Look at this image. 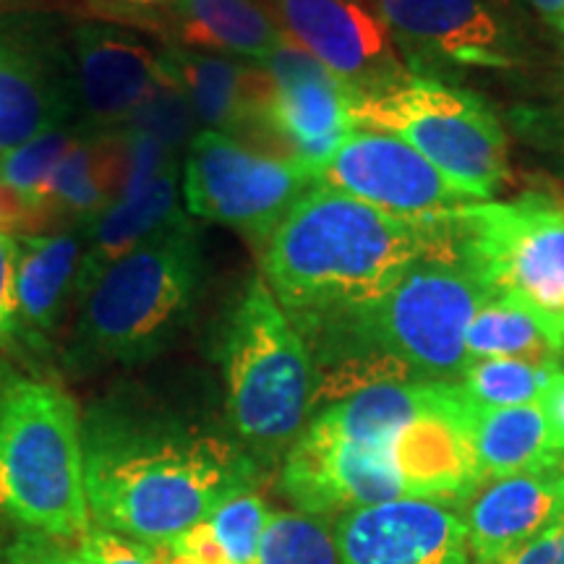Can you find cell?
<instances>
[{
    "label": "cell",
    "mask_w": 564,
    "mask_h": 564,
    "mask_svg": "<svg viewBox=\"0 0 564 564\" xmlns=\"http://www.w3.org/2000/svg\"><path fill=\"white\" fill-rule=\"evenodd\" d=\"M82 442L91 525L141 544H171L257 474L236 442L137 400L91 405Z\"/></svg>",
    "instance_id": "obj_1"
},
{
    "label": "cell",
    "mask_w": 564,
    "mask_h": 564,
    "mask_svg": "<svg viewBox=\"0 0 564 564\" xmlns=\"http://www.w3.org/2000/svg\"><path fill=\"white\" fill-rule=\"evenodd\" d=\"M440 243V215H390L316 183L262 243V280L303 335L379 299Z\"/></svg>",
    "instance_id": "obj_2"
},
{
    "label": "cell",
    "mask_w": 564,
    "mask_h": 564,
    "mask_svg": "<svg viewBox=\"0 0 564 564\" xmlns=\"http://www.w3.org/2000/svg\"><path fill=\"white\" fill-rule=\"evenodd\" d=\"M476 272L449 253L432 251L411 264L390 291L316 324L301 337L322 364L392 356L421 382H460L470 356V322L491 299Z\"/></svg>",
    "instance_id": "obj_3"
},
{
    "label": "cell",
    "mask_w": 564,
    "mask_h": 564,
    "mask_svg": "<svg viewBox=\"0 0 564 564\" xmlns=\"http://www.w3.org/2000/svg\"><path fill=\"white\" fill-rule=\"evenodd\" d=\"M204 272L199 228L183 217L108 267L82 295L66 358L76 371L137 366L167 350L192 316Z\"/></svg>",
    "instance_id": "obj_4"
},
{
    "label": "cell",
    "mask_w": 564,
    "mask_h": 564,
    "mask_svg": "<svg viewBox=\"0 0 564 564\" xmlns=\"http://www.w3.org/2000/svg\"><path fill=\"white\" fill-rule=\"evenodd\" d=\"M0 520L66 544L91 528L82 413L45 379L0 382Z\"/></svg>",
    "instance_id": "obj_5"
},
{
    "label": "cell",
    "mask_w": 564,
    "mask_h": 564,
    "mask_svg": "<svg viewBox=\"0 0 564 564\" xmlns=\"http://www.w3.org/2000/svg\"><path fill=\"white\" fill-rule=\"evenodd\" d=\"M217 358L238 440L264 455L291 447L312 419L319 373L262 274L246 282L225 314Z\"/></svg>",
    "instance_id": "obj_6"
},
{
    "label": "cell",
    "mask_w": 564,
    "mask_h": 564,
    "mask_svg": "<svg viewBox=\"0 0 564 564\" xmlns=\"http://www.w3.org/2000/svg\"><path fill=\"white\" fill-rule=\"evenodd\" d=\"M352 129L403 139L478 202H491L510 171L507 133L474 91L411 76L398 87L352 100Z\"/></svg>",
    "instance_id": "obj_7"
},
{
    "label": "cell",
    "mask_w": 564,
    "mask_h": 564,
    "mask_svg": "<svg viewBox=\"0 0 564 564\" xmlns=\"http://www.w3.org/2000/svg\"><path fill=\"white\" fill-rule=\"evenodd\" d=\"M444 251L491 293L514 295L564 337V207L546 196L442 212Z\"/></svg>",
    "instance_id": "obj_8"
},
{
    "label": "cell",
    "mask_w": 564,
    "mask_h": 564,
    "mask_svg": "<svg viewBox=\"0 0 564 564\" xmlns=\"http://www.w3.org/2000/svg\"><path fill=\"white\" fill-rule=\"evenodd\" d=\"M316 175L299 162L217 131H199L183 154L181 196L194 217L228 225L262 246Z\"/></svg>",
    "instance_id": "obj_9"
},
{
    "label": "cell",
    "mask_w": 564,
    "mask_h": 564,
    "mask_svg": "<svg viewBox=\"0 0 564 564\" xmlns=\"http://www.w3.org/2000/svg\"><path fill=\"white\" fill-rule=\"evenodd\" d=\"M408 70L423 79L505 70L525 61V34L499 0H373Z\"/></svg>",
    "instance_id": "obj_10"
},
{
    "label": "cell",
    "mask_w": 564,
    "mask_h": 564,
    "mask_svg": "<svg viewBox=\"0 0 564 564\" xmlns=\"http://www.w3.org/2000/svg\"><path fill=\"white\" fill-rule=\"evenodd\" d=\"M264 95L251 147L299 162L319 175L352 129V95L345 82L285 40L264 63Z\"/></svg>",
    "instance_id": "obj_11"
},
{
    "label": "cell",
    "mask_w": 564,
    "mask_h": 564,
    "mask_svg": "<svg viewBox=\"0 0 564 564\" xmlns=\"http://www.w3.org/2000/svg\"><path fill=\"white\" fill-rule=\"evenodd\" d=\"M274 21L301 51L329 68L356 97L411 79L373 0H267Z\"/></svg>",
    "instance_id": "obj_12"
},
{
    "label": "cell",
    "mask_w": 564,
    "mask_h": 564,
    "mask_svg": "<svg viewBox=\"0 0 564 564\" xmlns=\"http://www.w3.org/2000/svg\"><path fill=\"white\" fill-rule=\"evenodd\" d=\"M319 183L400 217L442 215L478 202L403 139L366 129L348 133Z\"/></svg>",
    "instance_id": "obj_13"
},
{
    "label": "cell",
    "mask_w": 564,
    "mask_h": 564,
    "mask_svg": "<svg viewBox=\"0 0 564 564\" xmlns=\"http://www.w3.org/2000/svg\"><path fill=\"white\" fill-rule=\"evenodd\" d=\"M280 486L295 510L319 518L408 497L387 447H361L312 423L288 447Z\"/></svg>",
    "instance_id": "obj_14"
},
{
    "label": "cell",
    "mask_w": 564,
    "mask_h": 564,
    "mask_svg": "<svg viewBox=\"0 0 564 564\" xmlns=\"http://www.w3.org/2000/svg\"><path fill=\"white\" fill-rule=\"evenodd\" d=\"M449 502L403 497L343 512L335 523L340 564H474L465 518Z\"/></svg>",
    "instance_id": "obj_15"
},
{
    "label": "cell",
    "mask_w": 564,
    "mask_h": 564,
    "mask_svg": "<svg viewBox=\"0 0 564 564\" xmlns=\"http://www.w3.org/2000/svg\"><path fill=\"white\" fill-rule=\"evenodd\" d=\"M70 58L79 123L89 131L123 129L160 76V51L131 26L105 19L76 26Z\"/></svg>",
    "instance_id": "obj_16"
},
{
    "label": "cell",
    "mask_w": 564,
    "mask_h": 564,
    "mask_svg": "<svg viewBox=\"0 0 564 564\" xmlns=\"http://www.w3.org/2000/svg\"><path fill=\"white\" fill-rule=\"evenodd\" d=\"M463 518L476 564H497L514 546L546 531L564 518V449L520 474L484 481L470 494Z\"/></svg>",
    "instance_id": "obj_17"
},
{
    "label": "cell",
    "mask_w": 564,
    "mask_h": 564,
    "mask_svg": "<svg viewBox=\"0 0 564 564\" xmlns=\"http://www.w3.org/2000/svg\"><path fill=\"white\" fill-rule=\"evenodd\" d=\"M74 79L40 42L0 26V154L70 123Z\"/></svg>",
    "instance_id": "obj_18"
},
{
    "label": "cell",
    "mask_w": 564,
    "mask_h": 564,
    "mask_svg": "<svg viewBox=\"0 0 564 564\" xmlns=\"http://www.w3.org/2000/svg\"><path fill=\"white\" fill-rule=\"evenodd\" d=\"M160 68L188 97L202 131L228 133L251 144L264 95L262 63L165 45Z\"/></svg>",
    "instance_id": "obj_19"
},
{
    "label": "cell",
    "mask_w": 564,
    "mask_h": 564,
    "mask_svg": "<svg viewBox=\"0 0 564 564\" xmlns=\"http://www.w3.org/2000/svg\"><path fill=\"white\" fill-rule=\"evenodd\" d=\"M84 241L82 232H32L17 238V337L32 350H45L76 301Z\"/></svg>",
    "instance_id": "obj_20"
},
{
    "label": "cell",
    "mask_w": 564,
    "mask_h": 564,
    "mask_svg": "<svg viewBox=\"0 0 564 564\" xmlns=\"http://www.w3.org/2000/svg\"><path fill=\"white\" fill-rule=\"evenodd\" d=\"M126 181L118 131H79L55 167L42 220L45 232H84L121 199Z\"/></svg>",
    "instance_id": "obj_21"
},
{
    "label": "cell",
    "mask_w": 564,
    "mask_h": 564,
    "mask_svg": "<svg viewBox=\"0 0 564 564\" xmlns=\"http://www.w3.org/2000/svg\"><path fill=\"white\" fill-rule=\"evenodd\" d=\"M183 51L264 63L285 42L267 0H178L158 26Z\"/></svg>",
    "instance_id": "obj_22"
},
{
    "label": "cell",
    "mask_w": 564,
    "mask_h": 564,
    "mask_svg": "<svg viewBox=\"0 0 564 564\" xmlns=\"http://www.w3.org/2000/svg\"><path fill=\"white\" fill-rule=\"evenodd\" d=\"M183 217L186 212L181 207L178 167L158 175L139 194L118 199L100 220L82 232L84 251L79 280H76V301L95 285V280L108 267L139 249L154 232L183 220Z\"/></svg>",
    "instance_id": "obj_23"
},
{
    "label": "cell",
    "mask_w": 564,
    "mask_h": 564,
    "mask_svg": "<svg viewBox=\"0 0 564 564\" xmlns=\"http://www.w3.org/2000/svg\"><path fill=\"white\" fill-rule=\"evenodd\" d=\"M468 440L481 484L533 468L554 453L539 403L512 408L470 403Z\"/></svg>",
    "instance_id": "obj_24"
},
{
    "label": "cell",
    "mask_w": 564,
    "mask_h": 564,
    "mask_svg": "<svg viewBox=\"0 0 564 564\" xmlns=\"http://www.w3.org/2000/svg\"><path fill=\"white\" fill-rule=\"evenodd\" d=\"M474 358H520L541 366H560L564 337L539 312L514 295L497 293L478 308L465 335Z\"/></svg>",
    "instance_id": "obj_25"
},
{
    "label": "cell",
    "mask_w": 564,
    "mask_h": 564,
    "mask_svg": "<svg viewBox=\"0 0 564 564\" xmlns=\"http://www.w3.org/2000/svg\"><path fill=\"white\" fill-rule=\"evenodd\" d=\"M79 131L82 123L55 126V129L37 133L21 147H13V150L0 154V186L9 188L26 207L37 212L42 232H45L42 204H45L47 186H51L55 167H58L63 154L68 152V147L74 144V139L79 137Z\"/></svg>",
    "instance_id": "obj_26"
},
{
    "label": "cell",
    "mask_w": 564,
    "mask_h": 564,
    "mask_svg": "<svg viewBox=\"0 0 564 564\" xmlns=\"http://www.w3.org/2000/svg\"><path fill=\"white\" fill-rule=\"evenodd\" d=\"M253 564H340L335 528L306 512H270Z\"/></svg>",
    "instance_id": "obj_27"
},
{
    "label": "cell",
    "mask_w": 564,
    "mask_h": 564,
    "mask_svg": "<svg viewBox=\"0 0 564 564\" xmlns=\"http://www.w3.org/2000/svg\"><path fill=\"white\" fill-rule=\"evenodd\" d=\"M560 366H541L520 358H474L463 371L460 387L478 408H512L539 403L552 371Z\"/></svg>",
    "instance_id": "obj_28"
},
{
    "label": "cell",
    "mask_w": 564,
    "mask_h": 564,
    "mask_svg": "<svg viewBox=\"0 0 564 564\" xmlns=\"http://www.w3.org/2000/svg\"><path fill=\"white\" fill-rule=\"evenodd\" d=\"M123 129L150 133V137L162 141L175 158H181L192 147L202 126L196 121L192 102L183 95V89L160 68L158 84H154L150 97L141 102V108L133 112Z\"/></svg>",
    "instance_id": "obj_29"
},
{
    "label": "cell",
    "mask_w": 564,
    "mask_h": 564,
    "mask_svg": "<svg viewBox=\"0 0 564 564\" xmlns=\"http://www.w3.org/2000/svg\"><path fill=\"white\" fill-rule=\"evenodd\" d=\"M270 512V507L251 486V489L232 491L230 497H225L204 518V525L230 564H253Z\"/></svg>",
    "instance_id": "obj_30"
},
{
    "label": "cell",
    "mask_w": 564,
    "mask_h": 564,
    "mask_svg": "<svg viewBox=\"0 0 564 564\" xmlns=\"http://www.w3.org/2000/svg\"><path fill=\"white\" fill-rule=\"evenodd\" d=\"M76 564H167L165 544H141L108 528L91 525L74 544Z\"/></svg>",
    "instance_id": "obj_31"
},
{
    "label": "cell",
    "mask_w": 564,
    "mask_h": 564,
    "mask_svg": "<svg viewBox=\"0 0 564 564\" xmlns=\"http://www.w3.org/2000/svg\"><path fill=\"white\" fill-rule=\"evenodd\" d=\"M178 0H89V6L105 21L131 26V30L158 32L167 13Z\"/></svg>",
    "instance_id": "obj_32"
},
{
    "label": "cell",
    "mask_w": 564,
    "mask_h": 564,
    "mask_svg": "<svg viewBox=\"0 0 564 564\" xmlns=\"http://www.w3.org/2000/svg\"><path fill=\"white\" fill-rule=\"evenodd\" d=\"M3 564H74V544L19 531L6 546Z\"/></svg>",
    "instance_id": "obj_33"
},
{
    "label": "cell",
    "mask_w": 564,
    "mask_h": 564,
    "mask_svg": "<svg viewBox=\"0 0 564 564\" xmlns=\"http://www.w3.org/2000/svg\"><path fill=\"white\" fill-rule=\"evenodd\" d=\"M13 274H17V236L0 232V348L17 340Z\"/></svg>",
    "instance_id": "obj_34"
},
{
    "label": "cell",
    "mask_w": 564,
    "mask_h": 564,
    "mask_svg": "<svg viewBox=\"0 0 564 564\" xmlns=\"http://www.w3.org/2000/svg\"><path fill=\"white\" fill-rule=\"evenodd\" d=\"M497 564H564V518L514 546Z\"/></svg>",
    "instance_id": "obj_35"
},
{
    "label": "cell",
    "mask_w": 564,
    "mask_h": 564,
    "mask_svg": "<svg viewBox=\"0 0 564 564\" xmlns=\"http://www.w3.org/2000/svg\"><path fill=\"white\" fill-rule=\"evenodd\" d=\"M539 408L544 413L552 449H564V371L554 369L544 390L539 394Z\"/></svg>",
    "instance_id": "obj_36"
},
{
    "label": "cell",
    "mask_w": 564,
    "mask_h": 564,
    "mask_svg": "<svg viewBox=\"0 0 564 564\" xmlns=\"http://www.w3.org/2000/svg\"><path fill=\"white\" fill-rule=\"evenodd\" d=\"M533 11H539L549 24H556L564 17V0H525Z\"/></svg>",
    "instance_id": "obj_37"
},
{
    "label": "cell",
    "mask_w": 564,
    "mask_h": 564,
    "mask_svg": "<svg viewBox=\"0 0 564 564\" xmlns=\"http://www.w3.org/2000/svg\"><path fill=\"white\" fill-rule=\"evenodd\" d=\"M6 560V544H3V520H0V564Z\"/></svg>",
    "instance_id": "obj_38"
},
{
    "label": "cell",
    "mask_w": 564,
    "mask_h": 564,
    "mask_svg": "<svg viewBox=\"0 0 564 564\" xmlns=\"http://www.w3.org/2000/svg\"><path fill=\"white\" fill-rule=\"evenodd\" d=\"M554 30H560V32H562V37H564V17H562L560 21H556V24H554Z\"/></svg>",
    "instance_id": "obj_39"
},
{
    "label": "cell",
    "mask_w": 564,
    "mask_h": 564,
    "mask_svg": "<svg viewBox=\"0 0 564 564\" xmlns=\"http://www.w3.org/2000/svg\"><path fill=\"white\" fill-rule=\"evenodd\" d=\"M11 3H17V0H0V9H6V6H11Z\"/></svg>",
    "instance_id": "obj_40"
},
{
    "label": "cell",
    "mask_w": 564,
    "mask_h": 564,
    "mask_svg": "<svg viewBox=\"0 0 564 564\" xmlns=\"http://www.w3.org/2000/svg\"><path fill=\"white\" fill-rule=\"evenodd\" d=\"M562 79H564V70H562Z\"/></svg>",
    "instance_id": "obj_41"
},
{
    "label": "cell",
    "mask_w": 564,
    "mask_h": 564,
    "mask_svg": "<svg viewBox=\"0 0 564 564\" xmlns=\"http://www.w3.org/2000/svg\"><path fill=\"white\" fill-rule=\"evenodd\" d=\"M74 564H76V560H74Z\"/></svg>",
    "instance_id": "obj_42"
}]
</instances>
